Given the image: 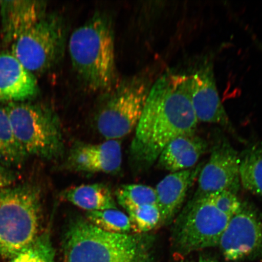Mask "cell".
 Here are the masks:
<instances>
[{"instance_id": "6da1fadb", "label": "cell", "mask_w": 262, "mask_h": 262, "mask_svg": "<svg viewBox=\"0 0 262 262\" xmlns=\"http://www.w3.org/2000/svg\"><path fill=\"white\" fill-rule=\"evenodd\" d=\"M188 75L166 73L150 87L130 149L136 171L151 166L163 149L177 137L195 133Z\"/></svg>"}, {"instance_id": "7a4b0ae2", "label": "cell", "mask_w": 262, "mask_h": 262, "mask_svg": "<svg viewBox=\"0 0 262 262\" xmlns=\"http://www.w3.org/2000/svg\"><path fill=\"white\" fill-rule=\"evenodd\" d=\"M150 237L101 230L86 219L69 224L64 235L65 262H150Z\"/></svg>"}, {"instance_id": "3957f363", "label": "cell", "mask_w": 262, "mask_h": 262, "mask_svg": "<svg viewBox=\"0 0 262 262\" xmlns=\"http://www.w3.org/2000/svg\"><path fill=\"white\" fill-rule=\"evenodd\" d=\"M114 32L106 15L97 13L75 29L69 41L72 63L85 86L107 91L116 83Z\"/></svg>"}, {"instance_id": "277c9868", "label": "cell", "mask_w": 262, "mask_h": 262, "mask_svg": "<svg viewBox=\"0 0 262 262\" xmlns=\"http://www.w3.org/2000/svg\"><path fill=\"white\" fill-rule=\"evenodd\" d=\"M40 191L23 185L0 189V255L9 258L38 236L41 221Z\"/></svg>"}, {"instance_id": "5b68a950", "label": "cell", "mask_w": 262, "mask_h": 262, "mask_svg": "<svg viewBox=\"0 0 262 262\" xmlns=\"http://www.w3.org/2000/svg\"><path fill=\"white\" fill-rule=\"evenodd\" d=\"M4 108L13 133L27 156L54 160L63 151L60 121L51 108L44 104L21 101Z\"/></svg>"}, {"instance_id": "8992f818", "label": "cell", "mask_w": 262, "mask_h": 262, "mask_svg": "<svg viewBox=\"0 0 262 262\" xmlns=\"http://www.w3.org/2000/svg\"><path fill=\"white\" fill-rule=\"evenodd\" d=\"M229 219L215 208L208 196L191 199L173 224L171 237L173 253L183 257L218 247Z\"/></svg>"}, {"instance_id": "52a82bcc", "label": "cell", "mask_w": 262, "mask_h": 262, "mask_svg": "<svg viewBox=\"0 0 262 262\" xmlns=\"http://www.w3.org/2000/svg\"><path fill=\"white\" fill-rule=\"evenodd\" d=\"M67 37L62 16L47 13L11 45V52L32 74L44 73L63 58Z\"/></svg>"}, {"instance_id": "ba28073f", "label": "cell", "mask_w": 262, "mask_h": 262, "mask_svg": "<svg viewBox=\"0 0 262 262\" xmlns=\"http://www.w3.org/2000/svg\"><path fill=\"white\" fill-rule=\"evenodd\" d=\"M150 87L140 77L131 78L119 85L96 117L100 135L107 140H118L136 129Z\"/></svg>"}, {"instance_id": "9c48e42d", "label": "cell", "mask_w": 262, "mask_h": 262, "mask_svg": "<svg viewBox=\"0 0 262 262\" xmlns=\"http://www.w3.org/2000/svg\"><path fill=\"white\" fill-rule=\"evenodd\" d=\"M229 261L262 258V212L247 202L229 219L218 245Z\"/></svg>"}, {"instance_id": "30bf717a", "label": "cell", "mask_w": 262, "mask_h": 262, "mask_svg": "<svg viewBox=\"0 0 262 262\" xmlns=\"http://www.w3.org/2000/svg\"><path fill=\"white\" fill-rule=\"evenodd\" d=\"M240 186L239 155L228 141L219 140L213 145L210 157L200 172L198 188L191 199L204 198L222 191L237 194Z\"/></svg>"}, {"instance_id": "8fae6325", "label": "cell", "mask_w": 262, "mask_h": 262, "mask_svg": "<svg viewBox=\"0 0 262 262\" xmlns=\"http://www.w3.org/2000/svg\"><path fill=\"white\" fill-rule=\"evenodd\" d=\"M188 78L190 99L198 122L229 126L228 116L219 96L212 68H202Z\"/></svg>"}, {"instance_id": "7c38bea8", "label": "cell", "mask_w": 262, "mask_h": 262, "mask_svg": "<svg viewBox=\"0 0 262 262\" xmlns=\"http://www.w3.org/2000/svg\"><path fill=\"white\" fill-rule=\"evenodd\" d=\"M47 4L38 0L0 1L2 39L12 45L47 14Z\"/></svg>"}, {"instance_id": "4fadbf2b", "label": "cell", "mask_w": 262, "mask_h": 262, "mask_svg": "<svg viewBox=\"0 0 262 262\" xmlns=\"http://www.w3.org/2000/svg\"><path fill=\"white\" fill-rule=\"evenodd\" d=\"M38 92L35 75L26 70L11 51H0V102L27 101Z\"/></svg>"}, {"instance_id": "5bb4252c", "label": "cell", "mask_w": 262, "mask_h": 262, "mask_svg": "<svg viewBox=\"0 0 262 262\" xmlns=\"http://www.w3.org/2000/svg\"><path fill=\"white\" fill-rule=\"evenodd\" d=\"M122 162V147L117 140L96 145L80 144L72 149L68 158L71 168L88 173H116Z\"/></svg>"}, {"instance_id": "9a60e30c", "label": "cell", "mask_w": 262, "mask_h": 262, "mask_svg": "<svg viewBox=\"0 0 262 262\" xmlns=\"http://www.w3.org/2000/svg\"><path fill=\"white\" fill-rule=\"evenodd\" d=\"M203 163L185 171L172 172L163 179L155 189L157 206L161 213V225L171 223L179 212L185 199L198 179Z\"/></svg>"}, {"instance_id": "2e32d148", "label": "cell", "mask_w": 262, "mask_h": 262, "mask_svg": "<svg viewBox=\"0 0 262 262\" xmlns=\"http://www.w3.org/2000/svg\"><path fill=\"white\" fill-rule=\"evenodd\" d=\"M208 147L206 141L195 133L177 137L163 149L157 165L171 173L194 168Z\"/></svg>"}, {"instance_id": "e0dca14e", "label": "cell", "mask_w": 262, "mask_h": 262, "mask_svg": "<svg viewBox=\"0 0 262 262\" xmlns=\"http://www.w3.org/2000/svg\"><path fill=\"white\" fill-rule=\"evenodd\" d=\"M62 195L65 201L87 211L117 209L111 190L100 183L74 186L66 190Z\"/></svg>"}, {"instance_id": "ac0fdd59", "label": "cell", "mask_w": 262, "mask_h": 262, "mask_svg": "<svg viewBox=\"0 0 262 262\" xmlns=\"http://www.w3.org/2000/svg\"><path fill=\"white\" fill-rule=\"evenodd\" d=\"M241 185L262 201V143L254 144L239 155Z\"/></svg>"}, {"instance_id": "d6986e66", "label": "cell", "mask_w": 262, "mask_h": 262, "mask_svg": "<svg viewBox=\"0 0 262 262\" xmlns=\"http://www.w3.org/2000/svg\"><path fill=\"white\" fill-rule=\"evenodd\" d=\"M27 155L15 139L8 115L0 107V163L8 167H19Z\"/></svg>"}, {"instance_id": "ffe728a7", "label": "cell", "mask_w": 262, "mask_h": 262, "mask_svg": "<svg viewBox=\"0 0 262 262\" xmlns=\"http://www.w3.org/2000/svg\"><path fill=\"white\" fill-rule=\"evenodd\" d=\"M86 220L101 230L117 234H129L131 226L128 215L117 209L87 211Z\"/></svg>"}, {"instance_id": "44dd1931", "label": "cell", "mask_w": 262, "mask_h": 262, "mask_svg": "<svg viewBox=\"0 0 262 262\" xmlns=\"http://www.w3.org/2000/svg\"><path fill=\"white\" fill-rule=\"evenodd\" d=\"M118 203L126 211L146 205H157L155 189L150 186L130 184L120 186L116 192Z\"/></svg>"}, {"instance_id": "7402d4cb", "label": "cell", "mask_w": 262, "mask_h": 262, "mask_svg": "<svg viewBox=\"0 0 262 262\" xmlns=\"http://www.w3.org/2000/svg\"><path fill=\"white\" fill-rule=\"evenodd\" d=\"M55 254L50 235L45 232L9 262H55Z\"/></svg>"}, {"instance_id": "603a6c76", "label": "cell", "mask_w": 262, "mask_h": 262, "mask_svg": "<svg viewBox=\"0 0 262 262\" xmlns=\"http://www.w3.org/2000/svg\"><path fill=\"white\" fill-rule=\"evenodd\" d=\"M127 212L131 231L135 234L147 233L161 224V213L157 205H143Z\"/></svg>"}, {"instance_id": "cb8c5ba5", "label": "cell", "mask_w": 262, "mask_h": 262, "mask_svg": "<svg viewBox=\"0 0 262 262\" xmlns=\"http://www.w3.org/2000/svg\"><path fill=\"white\" fill-rule=\"evenodd\" d=\"M207 196L219 211L230 219L241 207L242 202L238 199L237 194L231 192L219 191Z\"/></svg>"}, {"instance_id": "d4e9b609", "label": "cell", "mask_w": 262, "mask_h": 262, "mask_svg": "<svg viewBox=\"0 0 262 262\" xmlns=\"http://www.w3.org/2000/svg\"><path fill=\"white\" fill-rule=\"evenodd\" d=\"M16 179L15 172L0 163V189L12 186Z\"/></svg>"}, {"instance_id": "484cf974", "label": "cell", "mask_w": 262, "mask_h": 262, "mask_svg": "<svg viewBox=\"0 0 262 262\" xmlns=\"http://www.w3.org/2000/svg\"><path fill=\"white\" fill-rule=\"evenodd\" d=\"M199 262H218L214 258L205 256V255H201L199 257Z\"/></svg>"}]
</instances>
